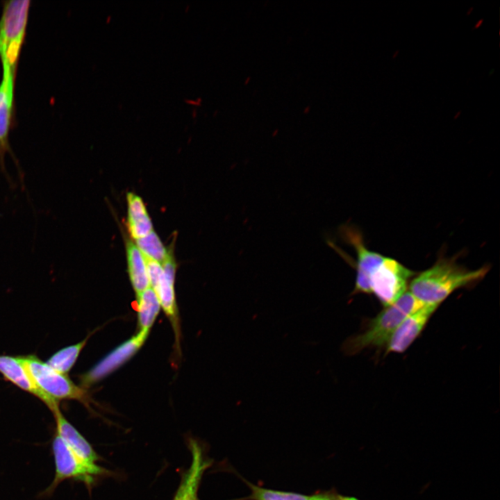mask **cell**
<instances>
[{
	"label": "cell",
	"instance_id": "cell-1",
	"mask_svg": "<svg viewBox=\"0 0 500 500\" xmlns=\"http://www.w3.org/2000/svg\"><path fill=\"white\" fill-rule=\"evenodd\" d=\"M489 270V266L470 270L454 258L440 256L432 267L410 280L409 292L423 304L440 306L454 291L481 281Z\"/></svg>",
	"mask_w": 500,
	"mask_h": 500
},
{
	"label": "cell",
	"instance_id": "cell-2",
	"mask_svg": "<svg viewBox=\"0 0 500 500\" xmlns=\"http://www.w3.org/2000/svg\"><path fill=\"white\" fill-rule=\"evenodd\" d=\"M424 305L409 291H406L393 304L385 307L368 322L361 333L347 339L343 344L344 351L353 356L367 348L385 347L399 324Z\"/></svg>",
	"mask_w": 500,
	"mask_h": 500
},
{
	"label": "cell",
	"instance_id": "cell-3",
	"mask_svg": "<svg viewBox=\"0 0 500 500\" xmlns=\"http://www.w3.org/2000/svg\"><path fill=\"white\" fill-rule=\"evenodd\" d=\"M36 385L59 403L60 400H76L88 408L92 402L86 390L76 385L67 374H61L35 355L19 356Z\"/></svg>",
	"mask_w": 500,
	"mask_h": 500
},
{
	"label": "cell",
	"instance_id": "cell-4",
	"mask_svg": "<svg viewBox=\"0 0 500 500\" xmlns=\"http://www.w3.org/2000/svg\"><path fill=\"white\" fill-rule=\"evenodd\" d=\"M29 0L3 1L0 18V58L16 73L28 22Z\"/></svg>",
	"mask_w": 500,
	"mask_h": 500
},
{
	"label": "cell",
	"instance_id": "cell-5",
	"mask_svg": "<svg viewBox=\"0 0 500 500\" xmlns=\"http://www.w3.org/2000/svg\"><path fill=\"white\" fill-rule=\"evenodd\" d=\"M55 433L51 444L55 476L42 495H51L58 485L67 479L80 481L90 487L95 477L106 473V470L97 464L90 465L83 460Z\"/></svg>",
	"mask_w": 500,
	"mask_h": 500
},
{
	"label": "cell",
	"instance_id": "cell-6",
	"mask_svg": "<svg viewBox=\"0 0 500 500\" xmlns=\"http://www.w3.org/2000/svg\"><path fill=\"white\" fill-rule=\"evenodd\" d=\"M416 272L397 260L385 256L369 276L371 294L385 307L393 304L406 292L408 283Z\"/></svg>",
	"mask_w": 500,
	"mask_h": 500
},
{
	"label": "cell",
	"instance_id": "cell-7",
	"mask_svg": "<svg viewBox=\"0 0 500 500\" xmlns=\"http://www.w3.org/2000/svg\"><path fill=\"white\" fill-rule=\"evenodd\" d=\"M2 65L3 76L0 83V171L11 188H13L15 183L6 169L5 163L6 154L8 153L16 165L19 178L22 187L24 188V172L9 142V134L12 128L14 113V88L16 73L8 63L3 62Z\"/></svg>",
	"mask_w": 500,
	"mask_h": 500
},
{
	"label": "cell",
	"instance_id": "cell-8",
	"mask_svg": "<svg viewBox=\"0 0 500 500\" xmlns=\"http://www.w3.org/2000/svg\"><path fill=\"white\" fill-rule=\"evenodd\" d=\"M150 330L140 331L116 347L80 377L81 387L87 389L127 362L142 347Z\"/></svg>",
	"mask_w": 500,
	"mask_h": 500
},
{
	"label": "cell",
	"instance_id": "cell-9",
	"mask_svg": "<svg viewBox=\"0 0 500 500\" xmlns=\"http://www.w3.org/2000/svg\"><path fill=\"white\" fill-rule=\"evenodd\" d=\"M438 306L425 304L408 315L391 335L385 346V354L406 351L422 332Z\"/></svg>",
	"mask_w": 500,
	"mask_h": 500
},
{
	"label": "cell",
	"instance_id": "cell-10",
	"mask_svg": "<svg viewBox=\"0 0 500 500\" xmlns=\"http://www.w3.org/2000/svg\"><path fill=\"white\" fill-rule=\"evenodd\" d=\"M0 373L21 390L42 401L52 412L59 408V403L43 392L35 383L19 356L0 355Z\"/></svg>",
	"mask_w": 500,
	"mask_h": 500
},
{
	"label": "cell",
	"instance_id": "cell-11",
	"mask_svg": "<svg viewBox=\"0 0 500 500\" xmlns=\"http://www.w3.org/2000/svg\"><path fill=\"white\" fill-rule=\"evenodd\" d=\"M189 449L192 456L191 463L183 474L172 500H199L198 491L200 483L210 463L196 440H190Z\"/></svg>",
	"mask_w": 500,
	"mask_h": 500
},
{
	"label": "cell",
	"instance_id": "cell-12",
	"mask_svg": "<svg viewBox=\"0 0 500 500\" xmlns=\"http://www.w3.org/2000/svg\"><path fill=\"white\" fill-rule=\"evenodd\" d=\"M53 414L56 421V433L83 460L90 465H97L100 458L91 444L65 417L60 408Z\"/></svg>",
	"mask_w": 500,
	"mask_h": 500
},
{
	"label": "cell",
	"instance_id": "cell-13",
	"mask_svg": "<svg viewBox=\"0 0 500 500\" xmlns=\"http://www.w3.org/2000/svg\"><path fill=\"white\" fill-rule=\"evenodd\" d=\"M126 253L128 275L133 288L138 294L150 286L145 262L142 252L131 241L126 244Z\"/></svg>",
	"mask_w": 500,
	"mask_h": 500
},
{
	"label": "cell",
	"instance_id": "cell-14",
	"mask_svg": "<svg viewBox=\"0 0 500 500\" xmlns=\"http://www.w3.org/2000/svg\"><path fill=\"white\" fill-rule=\"evenodd\" d=\"M140 330H150L161 308L159 299L150 286L136 294Z\"/></svg>",
	"mask_w": 500,
	"mask_h": 500
},
{
	"label": "cell",
	"instance_id": "cell-15",
	"mask_svg": "<svg viewBox=\"0 0 500 500\" xmlns=\"http://www.w3.org/2000/svg\"><path fill=\"white\" fill-rule=\"evenodd\" d=\"M90 335L78 343L64 347L53 353L46 363L56 371L67 374L75 364Z\"/></svg>",
	"mask_w": 500,
	"mask_h": 500
},
{
	"label": "cell",
	"instance_id": "cell-16",
	"mask_svg": "<svg viewBox=\"0 0 500 500\" xmlns=\"http://www.w3.org/2000/svg\"><path fill=\"white\" fill-rule=\"evenodd\" d=\"M136 246L144 255L159 262L165 258L167 251L158 235L152 231L146 236L135 240Z\"/></svg>",
	"mask_w": 500,
	"mask_h": 500
},
{
	"label": "cell",
	"instance_id": "cell-17",
	"mask_svg": "<svg viewBox=\"0 0 500 500\" xmlns=\"http://www.w3.org/2000/svg\"><path fill=\"white\" fill-rule=\"evenodd\" d=\"M253 500H315L317 495L308 496L301 494L265 489L250 485Z\"/></svg>",
	"mask_w": 500,
	"mask_h": 500
},
{
	"label": "cell",
	"instance_id": "cell-18",
	"mask_svg": "<svg viewBox=\"0 0 500 500\" xmlns=\"http://www.w3.org/2000/svg\"><path fill=\"white\" fill-rule=\"evenodd\" d=\"M128 222L139 219L148 215L142 199L138 195L128 192Z\"/></svg>",
	"mask_w": 500,
	"mask_h": 500
},
{
	"label": "cell",
	"instance_id": "cell-19",
	"mask_svg": "<svg viewBox=\"0 0 500 500\" xmlns=\"http://www.w3.org/2000/svg\"><path fill=\"white\" fill-rule=\"evenodd\" d=\"M128 224L130 234L135 240L142 238L153 231L149 215L138 220L128 222Z\"/></svg>",
	"mask_w": 500,
	"mask_h": 500
},
{
	"label": "cell",
	"instance_id": "cell-20",
	"mask_svg": "<svg viewBox=\"0 0 500 500\" xmlns=\"http://www.w3.org/2000/svg\"><path fill=\"white\" fill-rule=\"evenodd\" d=\"M142 255L146 265L149 285L151 288H153L163 275L162 265L159 262L144 255L143 253Z\"/></svg>",
	"mask_w": 500,
	"mask_h": 500
},
{
	"label": "cell",
	"instance_id": "cell-21",
	"mask_svg": "<svg viewBox=\"0 0 500 500\" xmlns=\"http://www.w3.org/2000/svg\"><path fill=\"white\" fill-rule=\"evenodd\" d=\"M315 500H341L340 495L333 494H317Z\"/></svg>",
	"mask_w": 500,
	"mask_h": 500
},
{
	"label": "cell",
	"instance_id": "cell-22",
	"mask_svg": "<svg viewBox=\"0 0 500 500\" xmlns=\"http://www.w3.org/2000/svg\"><path fill=\"white\" fill-rule=\"evenodd\" d=\"M340 497L341 500H358L357 499L353 498V497H343V496H340Z\"/></svg>",
	"mask_w": 500,
	"mask_h": 500
},
{
	"label": "cell",
	"instance_id": "cell-23",
	"mask_svg": "<svg viewBox=\"0 0 500 500\" xmlns=\"http://www.w3.org/2000/svg\"><path fill=\"white\" fill-rule=\"evenodd\" d=\"M482 21H483V19H481L480 22H477L476 24V26H475V28L479 27L480 25L482 24V22H481Z\"/></svg>",
	"mask_w": 500,
	"mask_h": 500
}]
</instances>
